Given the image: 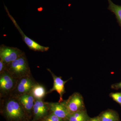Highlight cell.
I'll return each instance as SVG.
<instances>
[{
    "label": "cell",
    "instance_id": "cell-2",
    "mask_svg": "<svg viewBox=\"0 0 121 121\" xmlns=\"http://www.w3.org/2000/svg\"><path fill=\"white\" fill-rule=\"evenodd\" d=\"M6 70L13 78L17 79L31 75L25 53L18 58L7 65Z\"/></svg>",
    "mask_w": 121,
    "mask_h": 121
},
{
    "label": "cell",
    "instance_id": "cell-9",
    "mask_svg": "<svg viewBox=\"0 0 121 121\" xmlns=\"http://www.w3.org/2000/svg\"><path fill=\"white\" fill-rule=\"evenodd\" d=\"M47 70L52 76L54 80L53 87L51 90H50L47 92L48 94H50L54 91H56V92L58 93L60 95V99L59 102H61L63 101L64 100L63 99V96L65 93H66L65 91V85L68 81H69L70 79L68 80L64 81L62 79L61 76H57L50 69H47Z\"/></svg>",
    "mask_w": 121,
    "mask_h": 121
},
{
    "label": "cell",
    "instance_id": "cell-22",
    "mask_svg": "<svg viewBox=\"0 0 121 121\" xmlns=\"http://www.w3.org/2000/svg\"><path fill=\"white\" fill-rule=\"evenodd\" d=\"M64 121H67V119H66V120H64Z\"/></svg>",
    "mask_w": 121,
    "mask_h": 121
},
{
    "label": "cell",
    "instance_id": "cell-21",
    "mask_svg": "<svg viewBox=\"0 0 121 121\" xmlns=\"http://www.w3.org/2000/svg\"><path fill=\"white\" fill-rule=\"evenodd\" d=\"M33 121V120H32V121H30V119H28V120H26V121Z\"/></svg>",
    "mask_w": 121,
    "mask_h": 121
},
{
    "label": "cell",
    "instance_id": "cell-5",
    "mask_svg": "<svg viewBox=\"0 0 121 121\" xmlns=\"http://www.w3.org/2000/svg\"><path fill=\"white\" fill-rule=\"evenodd\" d=\"M36 83L32 75L21 78L17 80L15 89L10 95L17 97L30 93L33 87Z\"/></svg>",
    "mask_w": 121,
    "mask_h": 121
},
{
    "label": "cell",
    "instance_id": "cell-11",
    "mask_svg": "<svg viewBox=\"0 0 121 121\" xmlns=\"http://www.w3.org/2000/svg\"><path fill=\"white\" fill-rule=\"evenodd\" d=\"M48 104L50 113L64 121L67 119L69 114L65 106L64 100L61 102H48Z\"/></svg>",
    "mask_w": 121,
    "mask_h": 121
},
{
    "label": "cell",
    "instance_id": "cell-17",
    "mask_svg": "<svg viewBox=\"0 0 121 121\" xmlns=\"http://www.w3.org/2000/svg\"><path fill=\"white\" fill-rule=\"evenodd\" d=\"M110 97L121 106V92L111 93L109 94Z\"/></svg>",
    "mask_w": 121,
    "mask_h": 121
},
{
    "label": "cell",
    "instance_id": "cell-10",
    "mask_svg": "<svg viewBox=\"0 0 121 121\" xmlns=\"http://www.w3.org/2000/svg\"><path fill=\"white\" fill-rule=\"evenodd\" d=\"M17 97L30 119L32 115L33 109L35 99L30 93L24 94Z\"/></svg>",
    "mask_w": 121,
    "mask_h": 121
},
{
    "label": "cell",
    "instance_id": "cell-8",
    "mask_svg": "<svg viewBox=\"0 0 121 121\" xmlns=\"http://www.w3.org/2000/svg\"><path fill=\"white\" fill-rule=\"evenodd\" d=\"M49 113L48 102H44L43 99H35L33 109V121H40Z\"/></svg>",
    "mask_w": 121,
    "mask_h": 121
},
{
    "label": "cell",
    "instance_id": "cell-7",
    "mask_svg": "<svg viewBox=\"0 0 121 121\" xmlns=\"http://www.w3.org/2000/svg\"><path fill=\"white\" fill-rule=\"evenodd\" d=\"M80 93L75 92L66 100H64L65 106L69 114L86 109L84 100Z\"/></svg>",
    "mask_w": 121,
    "mask_h": 121
},
{
    "label": "cell",
    "instance_id": "cell-14",
    "mask_svg": "<svg viewBox=\"0 0 121 121\" xmlns=\"http://www.w3.org/2000/svg\"><path fill=\"white\" fill-rule=\"evenodd\" d=\"M90 118L85 109L69 114L67 119L68 121H87Z\"/></svg>",
    "mask_w": 121,
    "mask_h": 121
},
{
    "label": "cell",
    "instance_id": "cell-3",
    "mask_svg": "<svg viewBox=\"0 0 121 121\" xmlns=\"http://www.w3.org/2000/svg\"><path fill=\"white\" fill-rule=\"evenodd\" d=\"M17 80L12 76L7 70L0 74V98L11 95L15 89Z\"/></svg>",
    "mask_w": 121,
    "mask_h": 121
},
{
    "label": "cell",
    "instance_id": "cell-4",
    "mask_svg": "<svg viewBox=\"0 0 121 121\" xmlns=\"http://www.w3.org/2000/svg\"><path fill=\"white\" fill-rule=\"evenodd\" d=\"M4 6L5 9L7 12L9 17L11 19L12 22L13 23V24L18 30L20 34L21 35L23 40L26 45L28 46L30 50H33L35 51L39 52H45L48 51L50 48L49 47H45V46L40 45L37 42H36L35 40L27 36L24 34L13 17L10 14L7 7L5 6V5H4Z\"/></svg>",
    "mask_w": 121,
    "mask_h": 121
},
{
    "label": "cell",
    "instance_id": "cell-12",
    "mask_svg": "<svg viewBox=\"0 0 121 121\" xmlns=\"http://www.w3.org/2000/svg\"><path fill=\"white\" fill-rule=\"evenodd\" d=\"M100 121H120L118 113L112 109H108L102 112L98 116Z\"/></svg>",
    "mask_w": 121,
    "mask_h": 121
},
{
    "label": "cell",
    "instance_id": "cell-15",
    "mask_svg": "<svg viewBox=\"0 0 121 121\" xmlns=\"http://www.w3.org/2000/svg\"><path fill=\"white\" fill-rule=\"evenodd\" d=\"M108 0L109 3L108 9L115 15L121 27V6L115 4L111 0Z\"/></svg>",
    "mask_w": 121,
    "mask_h": 121
},
{
    "label": "cell",
    "instance_id": "cell-6",
    "mask_svg": "<svg viewBox=\"0 0 121 121\" xmlns=\"http://www.w3.org/2000/svg\"><path fill=\"white\" fill-rule=\"evenodd\" d=\"M25 52L17 48L4 44L0 46V59L7 65L18 58Z\"/></svg>",
    "mask_w": 121,
    "mask_h": 121
},
{
    "label": "cell",
    "instance_id": "cell-16",
    "mask_svg": "<svg viewBox=\"0 0 121 121\" xmlns=\"http://www.w3.org/2000/svg\"><path fill=\"white\" fill-rule=\"evenodd\" d=\"M40 121H64L55 115L50 113L46 117H44Z\"/></svg>",
    "mask_w": 121,
    "mask_h": 121
},
{
    "label": "cell",
    "instance_id": "cell-20",
    "mask_svg": "<svg viewBox=\"0 0 121 121\" xmlns=\"http://www.w3.org/2000/svg\"><path fill=\"white\" fill-rule=\"evenodd\" d=\"M87 121H100L98 117H95L91 118L90 119H89Z\"/></svg>",
    "mask_w": 121,
    "mask_h": 121
},
{
    "label": "cell",
    "instance_id": "cell-19",
    "mask_svg": "<svg viewBox=\"0 0 121 121\" xmlns=\"http://www.w3.org/2000/svg\"><path fill=\"white\" fill-rule=\"evenodd\" d=\"M111 88L112 89H114V90H117L119 89L121 90V82L118 83H114L111 85Z\"/></svg>",
    "mask_w": 121,
    "mask_h": 121
},
{
    "label": "cell",
    "instance_id": "cell-18",
    "mask_svg": "<svg viewBox=\"0 0 121 121\" xmlns=\"http://www.w3.org/2000/svg\"><path fill=\"white\" fill-rule=\"evenodd\" d=\"M7 70V65L3 60L0 59V74L2 73L3 72Z\"/></svg>",
    "mask_w": 121,
    "mask_h": 121
},
{
    "label": "cell",
    "instance_id": "cell-13",
    "mask_svg": "<svg viewBox=\"0 0 121 121\" xmlns=\"http://www.w3.org/2000/svg\"><path fill=\"white\" fill-rule=\"evenodd\" d=\"M47 92L43 85L37 82L33 87L30 93L35 99H43Z\"/></svg>",
    "mask_w": 121,
    "mask_h": 121
},
{
    "label": "cell",
    "instance_id": "cell-1",
    "mask_svg": "<svg viewBox=\"0 0 121 121\" xmlns=\"http://www.w3.org/2000/svg\"><path fill=\"white\" fill-rule=\"evenodd\" d=\"M0 112L7 121L29 119L17 98L12 95L0 98Z\"/></svg>",
    "mask_w": 121,
    "mask_h": 121
}]
</instances>
